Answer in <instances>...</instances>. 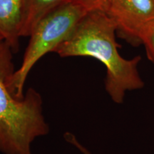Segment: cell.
Instances as JSON below:
<instances>
[{"label": "cell", "mask_w": 154, "mask_h": 154, "mask_svg": "<svg viewBox=\"0 0 154 154\" xmlns=\"http://www.w3.org/2000/svg\"><path fill=\"white\" fill-rule=\"evenodd\" d=\"M104 12L114 24L116 35L138 47L142 31L154 21V0H108Z\"/></svg>", "instance_id": "277c9868"}, {"label": "cell", "mask_w": 154, "mask_h": 154, "mask_svg": "<svg viewBox=\"0 0 154 154\" xmlns=\"http://www.w3.org/2000/svg\"><path fill=\"white\" fill-rule=\"evenodd\" d=\"M116 36L115 25L104 11H88L54 52L62 58L88 57L99 61L106 70V91L114 103L121 104L127 91L140 89L144 83L138 69L141 58L121 57Z\"/></svg>", "instance_id": "6da1fadb"}, {"label": "cell", "mask_w": 154, "mask_h": 154, "mask_svg": "<svg viewBox=\"0 0 154 154\" xmlns=\"http://www.w3.org/2000/svg\"><path fill=\"white\" fill-rule=\"evenodd\" d=\"M24 14V0H0V34L14 53L19 49Z\"/></svg>", "instance_id": "5b68a950"}, {"label": "cell", "mask_w": 154, "mask_h": 154, "mask_svg": "<svg viewBox=\"0 0 154 154\" xmlns=\"http://www.w3.org/2000/svg\"><path fill=\"white\" fill-rule=\"evenodd\" d=\"M140 42L145 47L147 58L154 63V21L144 27L140 34Z\"/></svg>", "instance_id": "52a82bcc"}, {"label": "cell", "mask_w": 154, "mask_h": 154, "mask_svg": "<svg viewBox=\"0 0 154 154\" xmlns=\"http://www.w3.org/2000/svg\"><path fill=\"white\" fill-rule=\"evenodd\" d=\"M69 0H24V21L22 37L29 36L40 19Z\"/></svg>", "instance_id": "8992f818"}, {"label": "cell", "mask_w": 154, "mask_h": 154, "mask_svg": "<svg viewBox=\"0 0 154 154\" xmlns=\"http://www.w3.org/2000/svg\"><path fill=\"white\" fill-rule=\"evenodd\" d=\"M63 138L67 143L76 148L82 154H92L91 152L87 148L80 143L79 140L77 139L76 136L72 133L66 132L63 134Z\"/></svg>", "instance_id": "9c48e42d"}, {"label": "cell", "mask_w": 154, "mask_h": 154, "mask_svg": "<svg viewBox=\"0 0 154 154\" xmlns=\"http://www.w3.org/2000/svg\"><path fill=\"white\" fill-rule=\"evenodd\" d=\"M84 8L86 11H105L108 0H69Z\"/></svg>", "instance_id": "ba28073f"}, {"label": "cell", "mask_w": 154, "mask_h": 154, "mask_svg": "<svg viewBox=\"0 0 154 154\" xmlns=\"http://www.w3.org/2000/svg\"><path fill=\"white\" fill-rule=\"evenodd\" d=\"M13 52L5 40L0 42V153L32 154V144L49 133L43 113V99L29 88L22 99L9 92L6 79L14 72Z\"/></svg>", "instance_id": "7a4b0ae2"}, {"label": "cell", "mask_w": 154, "mask_h": 154, "mask_svg": "<svg viewBox=\"0 0 154 154\" xmlns=\"http://www.w3.org/2000/svg\"><path fill=\"white\" fill-rule=\"evenodd\" d=\"M88 11L81 6L67 2L57 7L34 26L20 67L6 79L9 91L17 99L24 96L26 79L36 63L62 43Z\"/></svg>", "instance_id": "3957f363"}, {"label": "cell", "mask_w": 154, "mask_h": 154, "mask_svg": "<svg viewBox=\"0 0 154 154\" xmlns=\"http://www.w3.org/2000/svg\"><path fill=\"white\" fill-rule=\"evenodd\" d=\"M3 40H4V38L2 37V36L1 34H0V42H1L2 41H3Z\"/></svg>", "instance_id": "30bf717a"}]
</instances>
